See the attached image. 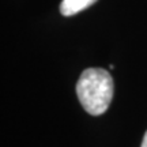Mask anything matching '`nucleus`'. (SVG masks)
I'll return each mask as SVG.
<instances>
[{
    "label": "nucleus",
    "instance_id": "2",
    "mask_svg": "<svg viewBox=\"0 0 147 147\" xmlns=\"http://www.w3.org/2000/svg\"><path fill=\"white\" fill-rule=\"evenodd\" d=\"M97 0H63L60 4V12L64 16L75 15L80 11L89 8Z\"/></svg>",
    "mask_w": 147,
    "mask_h": 147
},
{
    "label": "nucleus",
    "instance_id": "3",
    "mask_svg": "<svg viewBox=\"0 0 147 147\" xmlns=\"http://www.w3.org/2000/svg\"><path fill=\"white\" fill-rule=\"evenodd\" d=\"M140 147H147V131H146V134H144V136H143V140H142Z\"/></svg>",
    "mask_w": 147,
    "mask_h": 147
},
{
    "label": "nucleus",
    "instance_id": "1",
    "mask_svg": "<svg viewBox=\"0 0 147 147\" xmlns=\"http://www.w3.org/2000/svg\"><path fill=\"white\" fill-rule=\"evenodd\" d=\"M115 93L110 74L104 68H87L76 83V95L80 105L91 116H100L109 108Z\"/></svg>",
    "mask_w": 147,
    "mask_h": 147
}]
</instances>
